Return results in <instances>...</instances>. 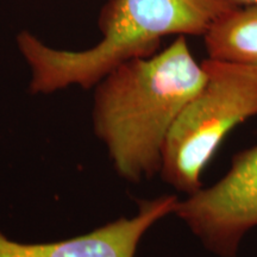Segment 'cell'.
<instances>
[{
    "label": "cell",
    "mask_w": 257,
    "mask_h": 257,
    "mask_svg": "<svg viewBox=\"0 0 257 257\" xmlns=\"http://www.w3.org/2000/svg\"><path fill=\"white\" fill-rule=\"evenodd\" d=\"M206 80L186 36L119 64L94 86L92 121L117 174L137 184L160 174L170 128Z\"/></svg>",
    "instance_id": "1"
},
{
    "label": "cell",
    "mask_w": 257,
    "mask_h": 257,
    "mask_svg": "<svg viewBox=\"0 0 257 257\" xmlns=\"http://www.w3.org/2000/svg\"><path fill=\"white\" fill-rule=\"evenodd\" d=\"M236 8L230 0H108L99 16L102 38L94 47L57 49L28 30L16 42L30 68L32 94L88 89L119 64L155 55L163 37L204 36Z\"/></svg>",
    "instance_id": "2"
},
{
    "label": "cell",
    "mask_w": 257,
    "mask_h": 257,
    "mask_svg": "<svg viewBox=\"0 0 257 257\" xmlns=\"http://www.w3.org/2000/svg\"><path fill=\"white\" fill-rule=\"evenodd\" d=\"M206 80L170 128L160 174L176 191L200 189L201 173L227 134L257 117V68L207 59Z\"/></svg>",
    "instance_id": "3"
},
{
    "label": "cell",
    "mask_w": 257,
    "mask_h": 257,
    "mask_svg": "<svg viewBox=\"0 0 257 257\" xmlns=\"http://www.w3.org/2000/svg\"><path fill=\"white\" fill-rule=\"evenodd\" d=\"M174 214L208 251L237 257L243 237L257 227V146L236 154L216 184L179 200Z\"/></svg>",
    "instance_id": "4"
},
{
    "label": "cell",
    "mask_w": 257,
    "mask_h": 257,
    "mask_svg": "<svg viewBox=\"0 0 257 257\" xmlns=\"http://www.w3.org/2000/svg\"><path fill=\"white\" fill-rule=\"evenodd\" d=\"M178 201L176 195L141 201L136 216L119 218L85 234L55 242H18L0 230V257H135L147 231L174 213Z\"/></svg>",
    "instance_id": "5"
},
{
    "label": "cell",
    "mask_w": 257,
    "mask_h": 257,
    "mask_svg": "<svg viewBox=\"0 0 257 257\" xmlns=\"http://www.w3.org/2000/svg\"><path fill=\"white\" fill-rule=\"evenodd\" d=\"M208 59L257 68V6L236 8L204 35Z\"/></svg>",
    "instance_id": "6"
},
{
    "label": "cell",
    "mask_w": 257,
    "mask_h": 257,
    "mask_svg": "<svg viewBox=\"0 0 257 257\" xmlns=\"http://www.w3.org/2000/svg\"><path fill=\"white\" fill-rule=\"evenodd\" d=\"M231 3H233L234 5L240 6H257V0H230Z\"/></svg>",
    "instance_id": "7"
}]
</instances>
